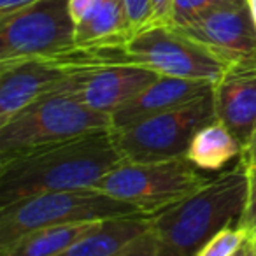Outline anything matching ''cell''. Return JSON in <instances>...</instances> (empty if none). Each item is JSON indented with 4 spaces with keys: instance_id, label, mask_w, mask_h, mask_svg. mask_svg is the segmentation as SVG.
Returning a JSON list of instances; mask_svg holds the SVG:
<instances>
[{
    "instance_id": "cell-3",
    "label": "cell",
    "mask_w": 256,
    "mask_h": 256,
    "mask_svg": "<svg viewBox=\"0 0 256 256\" xmlns=\"http://www.w3.org/2000/svg\"><path fill=\"white\" fill-rule=\"evenodd\" d=\"M112 120L90 109L62 86L0 124V164L96 132H110Z\"/></svg>"
},
{
    "instance_id": "cell-5",
    "label": "cell",
    "mask_w": 256,
    "mask_h": 256,
    "mask_svg": "<svg viewBox=\"0 0 256 256\" xmlns=\"http://www.w3.org/2000/svg\"><path fill=\"white\" fill-rule=\"evenodd\" d=\"M210 179L188 158L144 164L123 162L96 184V190L132 204L153 218L195 195Z\"/></svg>"
},
{
    "instance_id": "cell-2",
    "label": "cell",
    "mask_w": 256,
    "mask_h": 256,
    "mask_svg": "<svg viewBox=\"0 0 256 256\" xmlns=\"http://www.w3.org/2000/svg\"><path fill=\"white\" fill-rule=\"evenodd\" d=\"M249 174L244 160L212 178L190 198L151 218L162 256H195L212 237L237 226L248 204Z\"/></svg>"
},
{
    "instance_id": "cell-19",
    "label": "cell",
    "mask_w": 256,
    "mask_h": 256,
    "mask_svg": "<svg viewBox=\"0 0 256 256\" xmlns=\"http://www.w3.org/2000/svg\"><path fill=\"white\" fill-rule=\"evenodd\" d=\"M128 25L132 34L146 28L153 23V6L151 0H123Z\"/></svg>"
},
{
    "instance_id": "cell-23",
    "label": "cell",
    "mask_w": 256,
    "mask_h": 256,
    "mask_svg": "<svg viewBox=\"0 0 256 256\" xmlns=\"http://www.w3.org/2000/svg\"><path fill=\"white\" fill-rule=\"evenodd\" d=\"M95 2L96 0H70L68 8H70V14H72V18H74L76 25L81 23L82 20L92 12Z\"/></svg>"
},
{
    "instance_id": "cell-16",
    "label": "cell",
    "mask_w": 256,
    "mask_h": 256,
    "mask_svg": "<svg viewBox=\"0 0 256 256\" xmlns=\"http://www.w3.org/2000/svg\"><path fill=\"white\" fill-rule=\"evenodd\" d=\"M98 223L100 221L39 228L23 235L6 251H0V256H56L70 248L82 235L92 232Z\"/></svg>"
},
{
    "instance_id": "cell-20",
    "label": "cell",
    "mask_w": 256,
    "mask_h": 256,
    "mask_svg": "<svg viewBox=\"0 0 256 256\" xmlns=\"http://www.w3.org/2000/svg\"><path fill=\"white\" fill-rule=\"evenodd\" d=\"M249 174V192H248V204H246L244 214L237 226L242 228L249 237L256 235V167H248Z\"/></svg>"
},
{
    "instance_id": "cell-14",
    "label": "cell",
    "mask_w": 256,
    "mask_h": 256,
    "mask_svg": "<svg viewBox=\"0 0 256 256\" xmlns=\"http://www.w3.org/2000/svg\"><path fill=\"white\" fill-rule=\"evenodd\" d=\"M123 0H96L92 12L76 25V46H116L132 37Z\"/></svg>"
},
{
    "instance_id": "cell-26",
    "label": "cell",
    "mask_w": 256,
    "mask_h": 256,
    "mask_svg": "<svg viewBox=\"0 0 256 256\" xmlns=\"http://www.w3.org/2000/svg\"><path fill=\"white\" fill-rule=\"evenodd\" d=\"M248 246H249V238L246 240V244L242 246L240 249H237V251H235V254H234V256H246V252H248Z\"/></svg>"
},
{
    "instance_id": "cell-9",
    "label": "cell",
    "mask_w": 256,
    "mask_h": 256,
    "mask_svg": "<svg viewBox=\"0 0 256 256\" xmlns=\"http://www.w3.org/2000/svg\"><path fill=\"white\" fill-rule=\"evenodd\" d=\"M79 65V48L53 56L0 64V124L8 123L30 104L56 90Z\"/></svg>"
},
{
    "instance_id": "cell-21",
    "label": "cell",
    "mask_w": 256,
    "mask_h": 256,
    "mask_svg": "<svg viewBox=\"0 0 256 256\" xmlns=\"http://www.w3.org/2000/svg\"><path fill=\"white\" fill-rule=\"evenodd\" d=\"M114 256H162V251L156 235L150 228L146 234L140 235L139 238H136L132 244H128L126 248L121 249Z\"/></svg>"
},
{
    "instance_id": "cell-1",
    "label": "cell",
    "mask_w": 256,
    "mask_h": 256,
    "mask_svg": "<svg viewBox=\"0 0 256 256\" xmlns=\"http://www.w3.org/2000/svg\"><path fill=\"white\" fill-rule=\"evenodd\" d=\"M123 162L112 130L23 154L0 164V207L42 193L93 190Z\"/></svg>"
},
{
    "instance_id": "cell-24",
    "label": "cell",
    "mask_w": 256,
    "mask_h": 256,
    "mask_svg": "<svg viewBox=\"0 0 256 256\" xmlns=\"http://www.w3.org/2000/svg\"><path fill=\"white\" fill-rule=\"evenodd\" d=\"M240 158L244 160V164L248 165V167H256V130H254V134H252L251 140H249L248 148L242 151Z\"/></svg>"
},
{
    "instance_id": "cell-18",
    "label": "cell",
    "mask_w": 256,
    "mask_h": 256,
    "mask_svg": "<svg viewBox=\"0 0 256 256\" xmlns=\"http://www.w3.org/2000/svg\"><path fill=\"white\" fill-rule=\"evenodd\" d=\"M226 2H234V0H172L170 25L184 26L195 22L198 16H202L209 9L226 4Z\"/></svg>"
},
{
    "instance_id": "cell-6",
    "label": "cell",
    "mask_w": 256,
    "mask_h": 256,
    "mask_svg": "<svg viewBox=\"0 0 256 256\" xmlns=\"http://www.w3.org/2000/svg\"><path fill=\"white\" fill-rule=\"evenodd\" d=\"M216 121L212 92L164 114L112 130V139L124 162H165L186 158L195 134Z\"/></svg>"
},
{
    "instance_id": "cell-11",
    "label": "cell",
    "mask_w": 256,
    "mask_h": 256,
    "mask_svg": "<svg viewBox=\"0 0 256 256\" xmlns=\"http://www.w3.org/2000/svg\"><path fill=\"white\" fill-rule=\"evenodd\" d=\"M216 120L248 148L256 130V65H234L212 88Z\"/></svg>"
},
{
    "instance_id": "cell-4",
    "label": "cell",
    "mask_w": 256,
    "mask_h": 256,
    "mask_svg": "<svg viewBox=\"0 0 256 256\" xmlns=\"http://www.w3.org/2000/svg\"><path fill=\"white\" fill-rule=\"evenodd\" d=\"M146 216L132 204L100 190L54 192L22 198L0 207V251L34 230L56 224L96 223L116 218Z\"/></svg>"
},
{
    "instance_id": "cell-15",
    "label": "cell",
    "mask_w": 256,
    "mask_h": 256,
    "mask_svg": "<svg viewBox=\"0 0 256 256\" xmlns=\"http://www.w3.org/2000/svg\"><path fill=\"white\" fill-rule=\"evenodd\" d=\"M237 156H242V146L218 120L195 134L186 154V158L200 170H220Z\"/></svg>"
},
{
    "instance_id": "cell-12",
    "label": "cell",
    "mask_w": 256,
    "mask_h": 256,
    "mask_svg": "<svg viewBox=\"0 0 256 256\" xmlns=\"http://www.w3.org/2000/svg\"><path fill=\"white\" fill-rule=\"evenodd\" d=\"M214 82L195 81V79L170 78L160 76L146 90L139 93L136 98L124 104L120 110L110 116L112 130H124L144 120H150L158 114H164L179 106L196 100L200 96L210 93Z\"/></svg>"
},
{
    "instance_id": "cell-27",
    "label": "cell",
    "mask_w": 256,
    "mask_h": 256,
    "mask_svg": "<svg viewBox=\"0 0 256 256\" xmlns=\"http://www.w3.org/2000/svg\"><path fill=\"white\" fill-rule=\"evenodd\" d=\"M248 4H249V9H251L252 20H254V23H256V0H248Z\"/></svg>"
},
{
    "instance_id": "cell-28",
    "label": "cell",
    "mask_w": 256,
    "mask_h": 256,
    "mask_svg": "<svg viewBox=\"0 0 256 256\" xmlns=\"http://www.w3.org/2000/svg\"><path fill=\"white\" fill-rule=\"evenodd\" d=\"M249 242H251V249H252V254L256 256V235L249 237Z\"/></svg>"
},
{
    "instance_id": "cell-25",
    "label": "cell",
    "mask_w": 256,
    "mask_h": 256,
    "mask_svg": "<svg viewBox=\"0 0 256 256\" xmlns=\"http://www.w3.org/2000/svg\"><path fill=\"white\" fill-rule=\"evenodd\" d=\"M34 0H0V14H8V12H12L16 9L23 8V6L30 4Z\"/></svg>"
},
{
    "instance_id": "cell-8",
    "label": "cell",
    "mask_w": 256,
    "mask_h": 256,
    "mask_svg": "<svg viewBox=\"0 0 256 256\" xmlns=\"http://www.w3.org/2000/svg\"><path fill=\"white\" fill-rule=\"evenodd\" d=\"M124 56L160 76L216 84L230 65L172 25H150L124 42Z\"/></svg>"
},
{
    "instance_id": "cell-7",
    "label": "cell",
    "mask_w": 256,
    "mask_h": 256,
    "mask_svg": "<svg viewBox=\"0 0 256 256\" xmlns=\"http://www.w3.org/2000/svg\"><path fill=\"white\" fill-rule=\"evenodd\" d=\"M70 0H34L0 14V64L53 56L76 46Z\"/></svg>"
},
{
    "instance_id": "cell-10",
    "label": "cell",
    "mask_w": 256,
    "mask_h": 256,
    "mask_svg": "<svg viewBox=\"0 0 256 256\" xmlns=\"http://www.w3.org/2000/svg\"><path fill=\"white\" fill-rule=\"evenodd\" d=\"M176 28L223 58L230 67L256 65V23L248 0L221 4Z\"/></svg>"
},
{
    "instance_id": "cell-29",
    "label": "cell",
    "mask_w": 256,
    "mask_h": 256,
    "mask_svg": "<svg viewBox=\"0 0 256 256\" xmlns=\"http://www.w3.org/2000/svg\"><path fill=\"white\" fill-rule=\"evenodd\" d=\"M246 256H254L252 254V249H251V242H249V246H248V252H246Z\"/></svg>"
},
{
    "instance_id": "cell-13",
    "label": "cell",
    "mask_w": 256,
    "mask_h": 256,
    "mask_svg": "<svg viewBox=\"0 0 256 256\" xmlns=\"http://www.w3.org/2000/svg\"><path fill=\"white\" fill-rule=\"evenodd\" d=\"M151 228L150 216H130L100 221L70 248L56 256H114Z\"/></svg>"
},
{
    "instance_id": "cell-22",
    "label": "cell",
    "mask_w": 256,
    "mask_h": 256,
    "mask_svg": "<svg viewBox=\"0 0 256 256\" xmlns=\"http://www.w3.org/2000/svg\"><path fill=\"white\" fill-rule=\"evenodd\" d=\"M153 6V23L151 25H170L172 0H151Z\"/></svg>"
},
{
    "instance_id": "cell-17",
    "label": "cell",
    "mask_w": 256,
    "mask_h": 256,
    "mask_svg": "<svg viewBox=\"0 0 256 256\" xmlns=\"http://www.w3.org/2000/svg\"><path fill=\"white\" fill-rule=\"evenodd\" d=\"M249 235L238 226H228L212 237L195 256H234L246 244Z\"/></svg>"
}]
</instances>
